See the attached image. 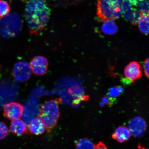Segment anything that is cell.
<instances>
[{"label": "cell", "mask_w": 149, "mask_h": 149, "mask_svg": "<svg viewBox=\"0 0 149 149\" xmlns=\"http://www.w3.org/2000/svg\"><path fill=\"white\" fill-rule=\"evenodd\" d=\"M94 147L92 141L86 138L79 139L76 144V149H94Z\"/></svg>", "instance_id": "cell-17"}, {"label": "cell", "mask_w": 149, "mask_h": 149, "mask_svg": "<svg viewBox=\"0 0 149 149\" xmlns=\"http://www.w3.org/2000/svg\"><path fill=\"white\" fill-rule=\"evenodd\" d=\"M94 149H107V148L104 143L100 142L95 145Z\"/></svg>", "instance_id": "cell-22"}, {"label": "cell", "mask_w": 149, "mask_h": 149, "mask_svg": "<svg viewBox=\"0 0 149 149\" xmlns=\"http://www.w3.org/2000/svg\"><path fill=\"white\" fill-rule=\"evenodd\" d=\"M30 132L35 135L42 134L45 131V127L40 119L36 118L33 119L28 126Z\"/></svg>", "instance_id": "cell-13"}, {"label": "cell", "mask_w": 149, "mask_h": 149, "mask_svg": "<svg viewBox=\"0 0 149 149\" xmlns=\"http://www.w3.org/2000/svg\"><path fill=\"white\" fill-rule=\"evenodd\" d=\"M124 73L130 83H133L141 78L142 74V68L137 61H132L125 68Z\"/></svg>", "instance_id": "cell-8"}, {"label": "cell", "mask_w": 149, "mask_h": 149, "mask_svg": "<svg viewBox=\"0 0 149 149\" xmlns=\"http://www.w3.org/2000/svg\"><path fill=\"white\" fill-rule=\"evenodd\" d=\"M30 65L33 74L42 76L47 72L48 62L45 57L41 56H37L31 60Z\"/></svg>", "instance_id": "cell-10"}, {"label": "cell", "mask_w": 149, "mask_h": 149, "mask_svg": "<svg viewBox=\"0 0 149 149\" xmlns=\"http://www.w3.org/2000/svg\"><path fill=\"white\" fill-rule=\"evenodd\" d=\"M138 24L141 32L145 35H148L149 33V15L141 16Z\"/></svg>", "instance_id": "cell-15"}, {"label": "cell", "mask_w": 149, "mask_h": 149, "mask_svg": "<svg viewBox=\"0 0 149 149\" xmlns=\"http://www.w3.org/2000/svg\"><path fill=\"white\" fill-rule=\"evenodd\" d=\"M24 111L23 106L17 102H10L3 106V115L11 120L21 118Z\"/></svg>", "instance_id": "cell-7"}, {"label": "cell", "mask_w": 149, "mask_h": 149, "mask_svg": "<svg viewBox=\"0 0 149 149\" xmlns=\"http://www.w3.org/2000/svg\"><path fill=\"white\" fill-rule=\"evenodd\" d=\"M128 128L132 134L135 137H141L146 131V123L143 118L136 117L130 121Z\"/></svg>", "instance_id": "cell-9"}, {"label": "cell", "mask_w": 149, "mask_h": 149, "mask_svg": "<svg viewBox=\"0 0 149 149\" xmlns=\"http://www.w3.org/2000/svg\"><path fill=\"white\" fill-rule=\"evenodd\" d=\"M135 6L139 9L141 16L149 15L148 0H141L137 2Z\"/></svg>", "instance_id": "cell-16"}, {"label": "cell", "mask_w": 149, "mask_h": 149, "mask_svg": "<svg viewBox=\"0 0 149 149\" xmlns=\"http://www.w3.org/2000/svg\"><path fill=\"white\" fill-rule=\"evenodd\" d=\"M9 128L12 133L18 136L25 134L27 132L26 125L25 123L20 119L12 120Z\"/></svg>", "instance_id": "cell-11"}, {"label": "cell", "mask_w": 149, "mask_h": 149, "mask_svg": "<svg viewBox=\"0 0 149 149\" xmlns=\"http://www.w3.org/2000/svg\"><path fill=\"white\" fill-rule=\"evenodd\" d=\"M118 88L121 94H122V93L124 92V89L122 87L119 86H118Z\"/></svg>", "instance_id": "cell-24"}, {"label": "cell", "mask_w": 149, "mask_h": 149, "mask_svg": "<svg viewBox=\"0 0 149 149\" xmlns=\"http://www.w3.org/2000/svg\"><path fill=\"white\" fill-rule=\"evenodd\" d=\"M122 15L125 20L133 25L138 24L141 17L139 11L134 8L128 0H123Z\"/></svg>", "instance_id": "cell-5"}, {"label": "cell", "mask_w": 149, "mask_h": 149, "mask_svg": "<svg viewBox=\"0 0 149 149\" xmlns=\"http://www.w3.org/2000/svg\"><path fill=\"white\" fill-rule=\"evenodd\" d=\"M128 1L131 3L132 5L135 6L137 2L141 1V0H128Z\"/></svg>", "instance_id": "cell-23"}, {"label": "cell", "mask_w": 149, "mask_h": 149, "mask_svg": "<svg viewBox=\"0 0 149 149\" xmlns=\"http://www.w3.org/2000/svg\"><path fill=\"white\" fill-rule=\"evenodd\" d=\"M61 102V99L56 98L50 100L41 105L40 113L38 118L41 121L48 132L56 125L60 116L59 105Z\"/></svg>", "instance_id": "cell-2"}, {"label": "cell", "mask_w": 149, "mask_h": 149, "mask_svg": "<svg viewBox=\"0 0 149 149\" xmlns=\"http://www.w3.org/2000/svg\"><path fill=\"white\" fill-rule=\"evenodd\" d=\"M10 6L7 1L0 0V18L3 17L10 12Z\"/></svg>", "instance_id": "cell-18"}, {"label": "cell", "mask_w": 149, "mask_h": 149, "mask_svg": "<svg viewBox=\"0 0 149 149\" xmlns=\"http://www.w3.org/2000/svg\"><path fill=\"white\" fill-rule=\"evenodd\" d=\"M130 135L131 133L128 128L121 126L116 128L112 136L119 142L122 143L129 140Z\"/></svg>", "instance_id": "cell-12"}, {"label": "cell", "mask_w": 149, "mask_h": 149, "mask_svg": "<svg viewBox=\"0 0 149 149\" xmlns=\"http://www.w3.org/2000/svg\"><path fill=\"white\" fill-rule=\"evenodd\" d=\"M51 10L45 0H29L26 3L25 16L31 34L44 30L50 18Z\"/></svg>", "instance_id": "cell-1"}, {"label": "cell", "mask_w": 149, "mask_h": 149, "mask_svg": "<svg viewBox=\"0 0 149 149\" xmlns=\"http://www.w3.org/2000/svg\"><path fill=\"white\" fill-rule=\"evenodd\" d=\"M31 70L30 65L24 61H20L14 65L13 75L17 81L24 82L31 77Z\"/></svg>", "instance_id": "cell-6"}, {"label": "cell", "mask_w": 149, "mask_h": 149, "mask_svg": "<svg viewBox=\"0 0 149 149\" xmlns=\"http://www.w3.org/2000/svg\"><path fill=\"white\" fill-rule=\"evenodd\" d=\"M123 0H98L97 15L101 21L117 19L122 15Z\"/></svg>", "instance_id": "cell-3"}, {"label": "cell", "mask_w": 149, "mask_h": 149, "mask_svg": "<svg viewBox=\"0 0 149 149\" xmlns=\"http://www.w3.org/2000/svg\"><path fill=\"white\" fill-rule=\"evenodd\" d=\"M0 69H1V68H0Z\"/></svg>", "instance_id": "cell-25"}, {"label": "cell", "mask_w": 149, "mask_h": 149, "mask_svg": "<svg viewBox=\"0 0 149 149\" xmlns=\"http://www.w3.org/2000/svg\"><path fill=\"white\" fill-rule=\"evenodd\" d=\"M121 94L118 87H111L109 89V92L107 95L108 97L114 98L117 97Z\"/></svg>", "instance_id": "cell-20"}, {"label": "cell", "mask_w": 149, "mask_h": 149, "mask_svg": "<svg viewBox=\"0 0 149 149\" xmlns=\"http://www.w3.org/2000/svg\"><path fill=\"white\" fill-rule=\"evenodd\" d=\"M22 20L16 13H9L0 18V36L5 38H12L19 34L21 30Z\"/></svg>", "instance_id": "cell-4"}, {"label": "cell", "mask_w": 149, "mask_h": 149, "mask_svg": "<svg viewBox=\"0 0 149 149\" xmlns=\"http://www.w3.org/2000/svg\"><path fill=\"white\" fill-rule=\"evenodd\" d=\"M149 58H148L145 59L144 62V69L145 75L146 76L148 79L149 78Z\"/></svg>", "instance_id": "cell-21"}, {"label": "cell", "mask_w": 149, "mask_h": 149, "mask_svg": "<svg viewBox=\"0 0 149 149\" xmlns=\"http://www.w3.org/2000/svg\"><path fill=\"white\" fill-rule=\"evenodd\" d=\"M101 30L104 34L113 35L118 31V27L113 19H109L105 20L102 24Z\"/></svg>", "instance_id": "cell-14"}, {"label": "cell", "mask_w": 149, "mask_h": 149, "mask_svg": "<svg viewBox=\"0 0 149 149\" xmlns=\"http://www.w3.org/2000/svg\"><path fill=\"white\" fill-rule=\"evenodd\" d=\"M9 134L8 127L4 123L0 122V139H3Z\"/></svg>", "instance_id": "cell-19"}]
</instances>
